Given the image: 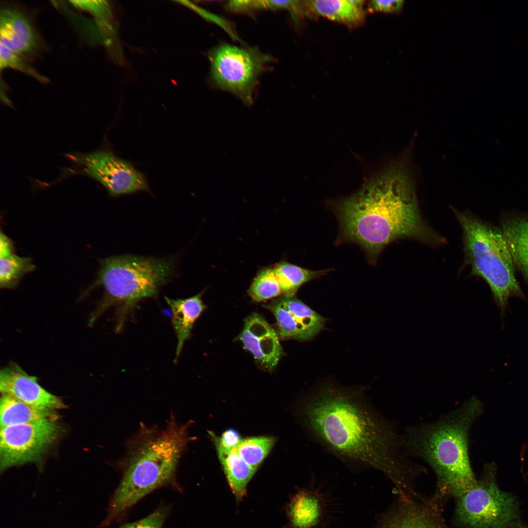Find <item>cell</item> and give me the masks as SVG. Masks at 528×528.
<instances>
[{"label":"cell","mask_w":528,"mask_h":528,"mask_svg":"<svg viewBox=\"0 0 528 528\" xmlns=\"http://www.w3.org/2000/svg\"><path fill=\"white\" fill-rule=\"evenodd\" d=\"M336 210L345 236L361 245L371 259L398 239L433 243L440 240L421 216L403 163H395L368 181L338 203Z\"/></svg>","instance_id":"obj_2"},{"label":"cell","mask_w":528,"mask_h":528,"mask_svg":"<svg viewBox=\"0 0 528 528\" xmlns=\"http://www.w3.org/2000/svg\"><path fill=\"white\" fill-rule=\"evenodd\" d=\"M514 264L528 284V218L511 215L502 221V228Z\"/></svg>","instance_id":"obj_18"},{"label":"cell","mask_w":528,"mask_h":528,"mask_svg":"<svg viewBox=\"0 0 528 528\" xmlns=\"http://www.w3.org/2000/svg\"><path fill=\"white\" fill-rule=\"evenodd\" d=\"M319 490L313 487L299 490L291 498L287 515L291 528H316L324 519L326 502Z\"/></svg>","instance_id":"obj_16"},{"label":"cell","mask_w":528,"mask_h":528,"mask_svg":"<svg viewBox=\"0 0 528 528\" xmlns=\"http://www.w3.org/2000/svg\"><path fill=\"white\" fill-rule=\"evenodd\" d=\"M170 510L168 505H162L146 517L125 524L119 528H162Z\"/></svg>","instance_id":"obj_27"},{"label":"cell","mask_w":528,"mask_h":528,"mask_svg":"<svg viewBox=\"0 0 528 528\" xmlns=\"http://www.w3.org/2000/svg\"><path fill=\"white\" fill-rule=\"evenodd\" d=\"M483 407L475 396L436 421L409 427L403 436L406 453L425 462L437 478L438 497H457L477 479L469 456L470 428Z\"/></svg>","instance_id":"obj_4"},{"label":"cell","mask_w":528,"mask_h":528,"mask_svg":"<svg viewBox=\"0 0 528 528\" xmlns=\"http://www.w3.org/2000/svg\"><path fill=\"white\" fill-rule=\"evenodd\" d=\"M0 286L1 288L15 287L21 279L35 267L29 258L21 257L13 254L0 258Z\"/></svg>","instance_id":"obj_24"},{"label":"cell","mask_w":528,"mask_h":528,"mask_svg":"<svg viewBox=\"0 0 528 528\" xmlns=\"http://www.w3.org/2000/svg\"><path fill=\"white\" fill-rule=\"evenodd\" d=\"M201 296L199 293L190 298L176 300L165 297L172 312V325L177 339L175 363L177 360L185 341L191 335L196 320L205 308Z\"/></svg>","instance_id":"obj_17"},{"label":"cell","mask_w":528,"mask_h":528,"mask_svg":"<svg viewBox=\"0 0 528 528\" xmlns=\"http://www.w3.org/2000/svg\"><path fill=\"white\" fill-rule=\"evenodd\" d=\"M57 417L54 410L37 408L10 396L1 394L0 428L44 419H57Z\"/></svg>","instance_id":"obj_19"},{"label":"cell","mask_w":528,"mask_h":528,"mask_svg":"<svg viewBox=\"0 0 528 528\" xmlns=\"http://www.w3.org/2000/svg\"><path fill=\"white\" fill-rule=\"evenodd\" d=\"M14 253V246L11 240L1 232L0 237V258H6Z\"/></svg>","instance_id":"obj_31"},{"label":"cell","mask_w":528,"mask_h":528,"mask_svg":"<svg viewBox=\"0 0 528 528\" xmlns=\"http://www.w3.org/2000/svg\"><path fill=\"white\" fill-rule=\"evenodd\" d=\"M283 293L295 295L302 285L325 274L328 270H311L286 262L278 264L274 268Z\"/></svg>","instance_id":"obj_22"},{"label":"cell","mask_w":528,"mask_h":528,"mask_svg":"<svg viewBox=\"0 0 528 528\" xmlns=\"http://www.w3.org/2000/svg\"><path fill=\"white\" fill-rule=\"evenodd\" d=\"M56 420L44 419L0 428L1 472L42 458L60 435Z\"/></svg>","instance_id":"obj_10"},{"label":"cell","mask_w":528,"mask_h":528,"mask_svg":"<svg viewBox=\"0 0 528 528\" xmlns=\"http://www.w3.org/2000/svg\"><path fill=\"white\" fill-rule=\"evenodd\" d=\"M0 44L21 56L34 52L39 47V36L20 11L8 7L0 12Z\"/></svg>","instance_id":"obj_14"},{"label":"cell","mask_w":528,"mask_h":528,"mask_svg":"<svg viewBox=\"0 0 528 528\" xmlns=\"http://www.w3.org/2000/svg\"><path fill=\"white\" fill-rule=\"evenodd\" d=\"M283 338L308 340L323 328L325 318L297 298L284 294L268 305Z\"/></svg>","instance_id":"obj_11"},{"label":"cell","mask_w":528,"mask_h":528,"mask_svg":"<svg viewBox=\"0 0 528 528\" xmlns=\"http://www.w3.org/2000/svg\"><path fill=\"white\" fill-rule=\"evenodd\" d=\"M275 442L272 437L261 436L242 439L236 448L242 458L250 466L257 469L268 454Z\"/></svg>","instance_id":"obj_23"},{"label":"cell","mask_w":528,"mask_h":528,"mask_svg":"<svg viewBox=\"0 0 528 528\" xmlns=\"http://www.w3.org/2000/svg\"><path fill=\"white\" fill-rule=\"evenodd\" d=\"M497 466L485 463L471 488L456 497V513L468 528H528L517 497L497 484Z\"/></svg>","instance_id":"obj_7"},{"label":"cell","mask_w":528,"mask_h":528,"mask_svg":"<svg viewBox=\"0 0 528 528\" xmlns=\"http://www.w3.org/2000/svg\"><path fill=\"white\" fill-rule=\"evenodd\" d=\"M299 412L309 435L336 458L380 471L399 491L410 488L417 469L405 457L403 436L359 391L325 384Z\"/></svg>","instance_id":"obj_1"},{"label":"cell","mask_w":528,"mask_h":528,"mask_svg":"<svg viewBox=\"0 0 528 528\" xmlns=\"http://www.w3.org/2000/svg\"><path fill=\"white\" fill-rule=\"evenodd\" d=\"M403 4L402 0H371L368 4L370 12H384L395 13L399 11Z\"/></svg>","instance_id":"obj_29"},{"label":"cell","mask_w":528,"mask_h":528,"mask_svg":"<svg viewBox=\"0 0 528 528\" xmlns=\"http://www.w3.org/2000/svg\"><path fill=\"white\" fill-rule=\"evenodd\" d=\"M182 2L185 5H186L187 6H189L190 8H192L193 9L198 12L203 17H204L205 18H207V20L215 21V23L219 24L220 26L223 27V29L227 31V33L229 35H230L232 37L234 38L235 39H237L238 40V38L237 36L234 33V31L232 30V27L230 26V24L228 23L226 21L222 20V19H220L216 16L212 15L211 13H209L207 11H205L204 10L199 8V7L196 6L193 4L190 3L189 1H182Z\"/></svg>","instance_id":"obj_30"},{"label":"cell","mask_w":528,"mask_h":528,"mask_svg":"<svg viewBox=\"0 0 528 528\" xmlns=\"http://www.w3.org/2000/svg\"><path fill=\"white\" fill-rule=\"evenodd\" d=\"M75 165V173L99 182L112 197L140 191L150 192L145 175L130 162L106 150L66 155Z\"/></svg>","instance_id":"obj_9"},{"label":"cell","mask_w":528,"mask_h":528,"mask_svg":"<svg viewBox=\"0 0 528 528\" xmlns=\"http://www.w3.org/2000/svg\"><path fill=\"white\" fill-rule=\"evenodd\" d=\"M306 3L311 12L348 25H358L364 20L363 8L352 0H306Z\"/></svg>","instance_id":"obj_21"},{"label":"cell","mask_w":528,"mask_h":528,"mask_svg":"<svg viewBox=\"0 0 528 528\" xmlns=\"http://www.w3.org/2000/svg\"><path fill=\"white\" fill-rule=\"evenodd\" d=\"M219 459L236 501L242 500L246 493L248 483L256 469L248 465L238 453L236 448L224 450L216 448Z\"/></svg>","instance_id":"obj_20"},{"label":"cell","mask_w":528,"mask_h":528,"mask_svg":"<svg viewBox=\"0 0 528 528\" xmlns=\"http://www.w3.org/2000/svg\"><path fill=\"white\" fill-rule=\"evenodd\" d=\"M190 423L179 422L172 415L163 426L140 425L129 441L121 480L101 527L121 518L152 492L175 482L180 460L191 439Z\"/></svg>","instance_id":"obj_3"},{"label":"cell","mask_w":528,"mask_h":528,"mask_svg":"<svg viewBox=\"0 0 528 528\" xmlns=\"http://www.w3.org/2000/svg\"><path fill=\"white\" fill-rule=\"evenodd\" d=\"M283 293L274 269L266 268L256 276L248 290L251 297L262 301L280 296Z\"/></svg>","instance_id":"obj_25"},{"label":"cell","mask_w":528,"mask_h":528,"mask_svg":"<svg viewBox=\"0 0 528 528\" xmlns=\"http://www.w3.org/2000/svg\"><path fill=\"white\" fill-rule=\"evenodd\" d=\"M240 339L244 348L268 370H273L282 356L283 350L276 332L257 313L246 318Z\"/></svg>","instance_id":"obj_13"},{"label":"cell","mask_w":528,"mask_h":528,"mask_svg":"<svg viewBox=\"0 0 528 528\" xmlns=\"http://www.w3.org/2000/svg\"><path fill=\"white\" fill-rule=\"evenodd\" d=\"M471 273L489 286L503 317L509 299H525L515 275L514 263L502 229L465 213L456 212Z\"/></svg>","instance_id":"obj_6"},{"label":"cell","mask_w":528,"mask_h":528,"mask_svg":"<svg viewBox=\"0 0 528 528\" xmlns=\"http://www.w3.org/2000/svg\"><path fill=\"white\" fill-rule=\"evenodd\" d=\"M12 68L30 75L39 81L46 82L47 79L25 62L20 56L0 44V68Z\"/></svg>","instance_id":"obj_26"},{"label":"cell","mask_w":528,"mask_h":528,"mask_svg":"<svg viewBox=\"0 0 528 528\" xmlns=\"http://www.w3.org/2000/svg\"><path fill=\"white\" fill-rule=\"evenodd\" d=\"M0 391L37 408L56 411L66 405L56 396L45 390L31 376L16 364H11L0 372Z\"/></svg>","instance_id":"obj_12"},{"label":"cell","mask_w":528,"mask_h":528,"mask_svg":"<svg viewBox=\"0 0 528 528\" xmlns=\"http://www.w3.org/2000/svg\"><path fill=\"white\" fill-rule=\"evenodd\" d=\"M436 505H421L410 499L402 503L392 512L387 514L376 528H447Z\"/></svg>","instance_id":"obj_15"},{"label":"cell","mask_w":528,"mask_h":528,"mask_svg":"<svg viewBox=\"0 0 528 528\" xmlns=\"http://www.w3.org/2000/svg\"><path fill=\"white\" fill-rule=\"evenodd\" d=\"M210 435L215 443L216 448L224 450H231L236 448L242 440L239 432L232 428L225 431L220 438L212 432H210Z\"/></svg>","instance_id":"obj_28"},{"label":"cell","mask_w":528,"mask_h":528,"mask_svg":"<svg viewBox=\"0 0 528 528\" xmlns=\"http://www.w3.org/2000/svg\"><path fill=\"white\" fill-rule=\"evenodd\" d=\"M100 267L93 284L84 293L86 295L100 286L104 295L95 314L97 316L108 308L116 309V329L120 330L127 315L141 300L156 297L161 287L176 274V258H156L132 255L111 256L100 260Z\"/></svg>","instance_id":"obj_5"},{"label":"cell","mask_w":528,"mask_h":528,"mask_svg":"<svg viewBox=\"0 0 528 528\" xmlns=\"http://www.w3.org/2000/svg\"><path fill=\"white\" fill-rule=\"evenodd\" d=\"M211 81L220 89L251 105L260 75L273 58L257 48L222 43L209 54Z\"/></svg>","instance_id":"obj_8"}]
</instances>
